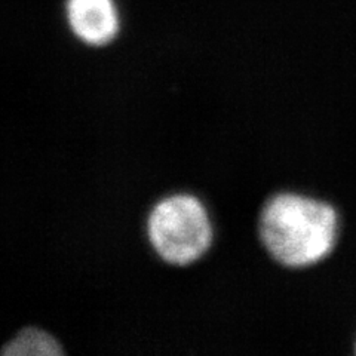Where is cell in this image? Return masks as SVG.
I'll list each match as a JSON object with an SVG mask.
<instances>
[{
	"instance_id": "1",
	"label": "cell",
	"mask_w": 356,
	"mask_h": 356,
	"mask_svg": "<svg viewBox=\"0 0 356 356\" xmlns=\"http://www.w3.org/2000/svg\"><path fill=\"white\" fill-rule=\"evenodd\" d=\"M259 236L277 264L305 269L327 260L336 250L339 213L316 196L294 191L276 192L261 207Z\"/></svg>"
},
{
	"instance_id": "2",
	"label": "cell",
	"mask_w": 356,
	"mask_h": 356,
	"mask_svg": "<svg viewBox=\"0 0 356 356\" xmlns=\"http://www.w3.org/2000/svg\"><path fill=\"white\" fill-rule=\"evenodd\" d=\"M146 233L158 257L175 266L199 260L214 238L207 207L196 195L187 192L159 199L147 216Z\"/></svg>"
},
{
	"instance_id": "3",
	"label": "cell",
	"mask_w": 356,
	"mask_h": 356,
	"mask_svg": "<svg viewBox=\"0 0 356 356\" xmlns=\"http://www.w3.org/2000/svg\"><path fill=\"white\" fill-rule=\"evenodd\" d=\"M65 22L77 42L92 48L116 40L122 27L113 0H67Z\"/></svg>"
},
{
	"instance_id": "4",
	"label": "cell",
	"mask_w": 356,
	"mask_h": 356,
	"mask_svg": "<svg viewBox=\"0 0 356 356\" xmlns=\"http://www.w3.org/2000/svg\"><path fill=\"white\" fill-rule=\"evenodd\" d=\"M0 356H64V352L49 331L27 325L14 334L0 350Z\"/></svg>"
},
{
	"instance_id": "5",
	"label": "cell",
	"mask_w": 356,
	"mask_h": 356,
	"mask_svg": "<svg viewBox=\"0 0 356 356\" xmlns=\"http://www.w3.org/2000/svg\"><path fill=\"white\" fill-rule=\"evenodd\" d=\"M355 352H356V348H355Z\"/></svg>"
}]
</instances>
